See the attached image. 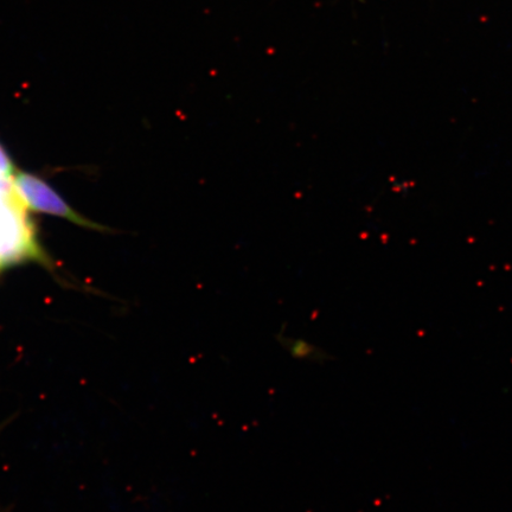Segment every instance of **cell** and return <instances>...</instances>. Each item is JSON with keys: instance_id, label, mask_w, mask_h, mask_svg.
Instances as JSON below:
<instances>
[{"instance_id": "1", "label": "cell", "mask_w": 512, "mask_h": 512, "mask_svg": "<svg viewBox=\"0 0 512 512\" xmlns=\"http://www.w3.org/2000/svg\"><path fill=\"white\" fill-rule=\"evenodd\" d=\"M12 184L19 197V200L31 210L38 213L54 215L61 219L68 220L81 227L99 229L102 227L89 221L75 211L57 191L43 181L42 178L28 174V172L16 171L12 176Z\"/></svg>"}, {"instance_id": "2", "label": "cell", "mask_w": 512, "mask_h": 512, "mask_svg": "<svg viewBox=\"0 0 512 512\" xmlns=\"http://www.w3.org/2000/svg\"><path fill=\"white\" fill-rule=\"evenodd\" d=\"M278 341L294 360L323 363L330 358L323 349L305 339L278 336Z\"/></svg>"}, {"instance_id": "3", "label": "cell", "mask_w": 512, "mask_h": 512, "mask_svg": "<svg viewBox=\"0 0 512 512\" xmlns=\"http://www.w3.org/2000/svg\"><path fill=\"white\" fill-rule=\"evenodd\" d=\"M15 164L9 157L8 152L0 145V176L4 178H12L15 175Z\"/></svg>"}, {"instance_id": "4", "label": "cell", "mask_w": 512, "mask_h": 512, "mask_svg": "<svg viewBox=\"0 0 512 512\" xmlns=\"http://www.w3.org/2000/svg\"><path fill=\"white\" fill-rule=\"evenodd\" d=\"M0 265H2V261H0Z\"/></svg>"}]
</instances>
